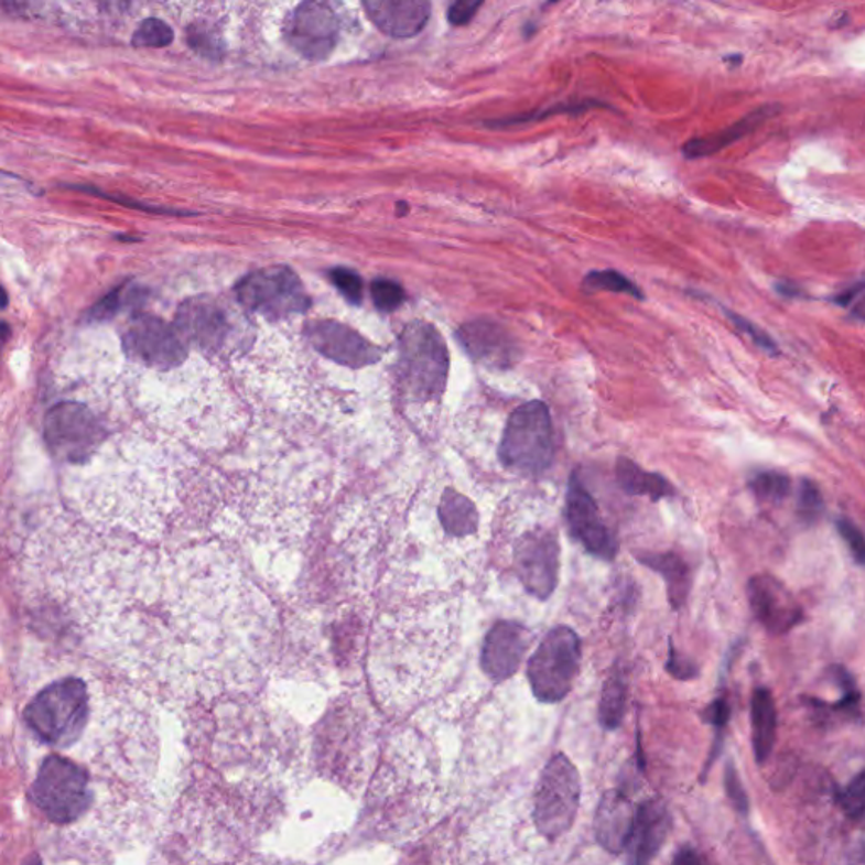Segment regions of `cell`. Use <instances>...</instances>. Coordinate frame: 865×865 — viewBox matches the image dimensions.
<instances>
[{
  "label": "cell",
  "instance_id": "d6986e66",
  "mask_svg": "<svg viewBox=\"0 0 865 865\" xmlns=\"http://www.w3.org/2000/svg\"><path fill=\"white\" fill-rule=\"evenodd\" d=\"M458 337L468 354L487 366L509 367L518 359L515 338L497 323L487 320L468 323Z\"/></svg>",
  "mask_w": 865,
  "mask_h": 865
},
{
  "label": "cell",
  "instance_id": "83f0119b",
  "mask_svg": "<svg viewBox=\"0 0 865 865\" xmlns=\"http://www.w3.org/2000/svg\"><path fill=\"white\" fill-rule=\"evenodd\" d=\"M186 40L196 55L212 60V62H220L224 58V40L218 36L217 30L207 22H195L190 25L186 31Z\"/></svg>",
  "mask_w": 865,
  "mask_h": 865
},
{
  "label": "cell",
  "instance_id": "8992f818",
  "mask_svg": "<svg viewBox=\"0 0 865 865\" xmlns=\"http://www.w3.org/2000/svg\"><path fill=\"white\" fill-rule=\"evenodd\" d=\"M582 645L572 627L556 626L544 636L528 663L532 695L543 703L562 702L575 684Z\"/></svg>",
  "mask_w": 865,
  "mask_h": 865
},
{
  "label": "cell",
  "instance_id": "9c48e42d",
  "mask_svg": "<svg viewBox=\"0 0 865 865\" xmlns=\"http://www.w3.org/2000/svg\"><path fill=\"white\" fill-rule=\"evenodd\" d=\"M560 541L551 529L526 532L515 547V570L522 587L532 597L548 601L558 587Z\"/></svg>",
  "mask_w": 865,
  "mask_h": 865
},
{
  "label": "cell",
  "instance_id": "2e32d148",
  "mask_svg": "<svg viewBox=\"0 0 865 865\" xmlns=\"http://www.w3.org/2000/svg\"><path fill=\"white\" fill-rule=\"evenodd\" d=\"M671 830V815L663 800H648L636 808L627 842L630 864H648L659 854Z\"/></svg>",
  "mask_w": 865,
  "mask_h": 865
},
{
  "label": "cell",
  "instance_id": "d4e9b609",
  "mask_svg": "<svg viewBox=\"0 0 865 865\" xmlns=\"http://www.w3.org/2000/svg\"><path fill=\"white\" fill-rule=\"evenodd\" d=\"M440 521L452 537H471L478 528L477 509L467 497L446 490L440 504Z\"/></svg>",
  "mask_w": 865,
  "mask_h": 865
},
{
  "label": "cell",
  "instance_id": "3957f363",
  "mask_svg": "<svg viewBox=\"0 0 865 865\" xmlns=\"http://www.w3.org/2000/svg\"><path fill=\"white\" fill-rule=\"evenodd\" d=\"M553 423L541 401L526 402L511 414L504 430L499 458L504 467L528 477L544 474L553 464Z\"/></svg>",
  "mask_w": 865,
  "mask_h": 865
},
{
  "label": "cell",
  "instance_id": "484cf974",
  "mask_svg": "<svg viewBox=\"0 0 865 865\" xmlns=\"http://www.w3.org/2000/svg\"><path fill=\"white\" fill-rule=\"evenodd\" d=\"M627 705V678L623 671H614L605 681L602 690L598 718L602 727L616 731L623 724Z\"/></svg>",
  "mask_w": 865,
  "mask_h": 865
},
{
  "label": "cell",
  "instance_id": "44dd1931",
  "mask_svg": "<svg viewBox=\"0 0 865 865\" xmlns=\"http://www.w3.org/2000/svg\"><path fill=\"white\" fill-rule=\"evenodd\" d=\"M779 110H781V107L768 104V106L759 107V109L747 113L746 117L732 123V126L724 129V131L703 136V138L692 139V141H689L683 145L684 158H689V160H699V158L712 156L715 152L722 151V149L727 148V145L734 144V142H737L739 139L746 138L750 132L756 131L757 127L763 126L766 120L775 117L776 113H779Z\"/></svg>",
  "mask_w": 865,
  "mask_h": 865
},
{
  "label": "cell",
  "instance_id": "f907efd6",
  "mask_svg": "<svg viewBox=\"0 0 865 865\" xmlns=\"http://www.w3.org/2000/svg\"><path fill=\"white\" fill-rule=\"evenodd\" d=\"M554 2H558V0H548V6L554 4Z\"/></svg>",
  "mask_w": 865,
  "mask_h": 865
},
{
  "label": "cell",
  "instance_id": "52a82bcc",
  "mask_svg": "<svg viewBox=\"0 0 865 865\" xmlns=\"http://www.w3.org/2000/svg\"><path fill=\"white\" fill-rule=\"evenodd\" d=\"M237 298L250 312L268 318L301 315L310 306L300 278L286 266L259 269L237 284Z\"/></svg>",
  "mask_w": 865,
  "mask_h": 865
},
{
  "label": "cell",
  "instance_id": "f1b7e54d",
  "mask_svg": "<svg viewBox=\"0 0 865 865\" xmlns=\"http://www.w3.org/2000/svg\"><path fill=\"white\" fill-rule=\"evenodd\" d=\"M750 489L754 496L763 502L779 504L790 496L791 480L781 472H759L750 478Z\"/></svg>",
  "mask_w": 865,
  "mask_h": 865
},
{
  "label": "cell",
  "instance_id": "f35d334b",
  "mask_svg": "<svg viewBox=\"0 0 865 865\" xmlns=\"http://www.w3.org/2000/svg\"><path fill=\"white\" fill-rule=\"evenodd\" d=\"M667 671L671 677L683 681L693 680V678H696L700 674V668L693 663L692 659H690L689 656H684L683 652L678 651L677 648H673V645H671L670 648Z\"/></svg>",
  "mask_w": 865,
  "mask_h": 865
},
{
  "label": "cell",
  "instance_id": "7c38bea8",
  "mask_svg": "<svg viewBox=\"0 0 865 865\" xmlns=\"http://www.w3.org/2000/svg\"><path fill=\"white\" fill-rule=\"evenodd\" d=\"M123 347L132 359L158 369H170L186 357L177 329L156 316H138L123 335Z\"/></svg>",
  "mask_w": 865,
  "mask_h": 865
},
{
  "label": "cell",
  "instance_id": "7bdbcfd3",
  "mask_svg": "<svg viewBox=\"0 0 865 865\" xmlns=\"http://www.w3.org/2000/svg\"><path fill=\"white\" fill-rule=\"evenodd\" d=\"M862 293H864V283L858 281L857 284L848 288V290L836 293L835 296L832 298V301L833 303L839 304V306L851 309V306H854L855 301H861Z\"/></svg>",
  "mask_w": 865,
  "mask_h": 865
},
{
  "label": "cell",
  "instance_id": "9a60e30c",
  "mask_svg": "<svg viewBox=\"0 0 865 865\" xmlns=\"http://www.w3.org/2000/svg\"><path fill=\"white\" fill-rule=\"evenodd\" d=\"M309 337L320 354L348 367H364L379 359V350L348 326L323 320L309 326Z\"/></svg>",
  "mask_w": 865,
  "mask_h": 865
},
{
  "label": "cell",
  "instance_id": "8fae6325",
  "mask_svg": "<svg viewBox=\"0 0 865 865\" xmlns=\"http://www.w3.org/2000/svg\"><path fill=\"white\" fill-rule=\"evenodd\" d=\"M565 518L572 537L582 547L602 560H614L619 543H617L614 532L608 528L607 522L602 518L587 487L583 486L579 475L573 474L570 478L569 493H566Z\"/></svg>",
  "mask_w": 865,
  "mask_h": 865
},
{
  "label": "cell",
  "instance_id": "e575fe53",
  "mask_svg": "<svg viewBox=\"0 0 865 865\" xmlns=\"http://www.w3.org/2000/svg\"><path fill=\"white\" fill-rule=\"evenodd\" d=\"M372 300L382 312H394L404 301V291L394 281L377 279L372 284Z\"/></svg>",
  "mask_w": 865,
  "mask_h": 865
},
{
  "label": "cell",
  "instance_id": "1f68e13d",
  "mask_svg": "<svg viewBox=\"0 0 865 865\" xmlns=\"http://www.w3.org/2000/svg\"><path fill=\"white\" fill-rule=\"evenodd\" d=\"M601 104L598 101H583V104H566V106L551 107L550 110L544 112L529 113V116L509 117V119L496 120L490 122V127H511L519 126V123L540 122V120L548 119V117L560 116V113H582L585 110L594 109Z\"/></svg>",
  "mask_w": 865,
  "mask_h": 865
},
{
  "label": "cell",
  "instance_id": "e0dca14e",
  "mask_svg": "<svg viewBox=\"0 0 865 865\" xmlns=\"http://www.w3.org/2000/svg\"><path fill=\"white\" fill-rule=\"evenodd\" d=\"M370 21L388 36L413 37L430 21V0H363Z\"/></svg>",
  "mask_w": 865,
  "mask_h": 865
},
{
  "label": "cell",
  "instance_id": "681fc988",
  "mask_svg": "<svg viewBox=\"0 0 865 865\" xmlns=\"http://www.w3.org/2000/svg\"><path fill=\"white\" fill-rule=\"evenodd\" d=\"M725 62H728V63H740V62H743V56H735V58H734V56H727V58H725Z\"/></svg>",
  "mask_w": 865,
  "mask_h": 865
},
{
  "label": "cell",
  "instance_id": "4dcf8cb0",
  "mask_svg": "<svg viewBox=\"0 0 865 865\" xmlns=\"http://www.w3.org/2000/svg\"><path fill=\"white\" fill-rule=\"evenodd\" d=\"M825 504H823L822 493L819 486L810 478H803L798 489V515L807 522L819 521L823 515Z\"/></svg>",
  "mask_w": 865,
  "mask_h": 865
},
{
  "label": "cell",
  "instance_id": "ab89813d",
  "mask_svg": "<svg viewBox=\"0 0 865 865\" xmlns=\"http://www.w3.org/2000/svg\"><path fill=\"white\" fill-rule=\"evenodd\" d=\"M484 0H455L448 11V22L456 28L467 25L477 14Z\"/></svg>",
  "mask_w": 865,
  "mask_h": 865
},
{
  "label": "cell",
  "instance_id": "30bf717a",
  "mask_svg": "<svg viewBox=\"0 0 865 865\" xmlns=\"http://www.w3.org/2000/svg\"><path fill=\"white\" fill-rule=\"evenodd\" d=\"M101 436L104 433L94 413L80 402H60L51 408L44 420L47 446L63 461H85Z\"/></svg>",
  "mask_w": 865,
  "mask_h": 865
},
{
  "label": "cell",
  "instance_id": "cb8c5ba5",
  "mask_svg": "<svg viewBox=\"0 0 865 865\" xmlns=\"http://www.w3.org/2000/svg\"><path fill=\"white\" fill-rule=\"evenodd\" d=\"M616 477L620 489L629 496L649 497L655 502L674 496L673 486L663 475L646 472L626 456H620L617 461Z\"/></svg>",
  "mask_w": 865,
  "mask_h": 865
},
{
  "label": "cell",
  "instance_id": "60d3db41",
  "mask_svg": "<svg viewBox=\"0 0 865 865\" xmlns=\"http://www.w3.org/2000/svg\"><path fill=\"white\" fill-rule=\"evenodd\" d=\"M702 718L706 724L714 725L722 734V731L727 727L728 721H731V705H728L724 696H721L703 712Z\"/></svg>",
  "mask_w": 865,
  "mask_h": 865
},
{
  "label": "cell",
  "instance_id": "7a4b0ae2",
  "mask_svg": "<svg viewBox=\"0 0 865 865\" xmlns=\"http://www.w3.org/2000/svg\"><path fill=\"white\" fill-rule=\"evenodd\" d=\"M34 807L55 825H75L91 804L90 776L78 763L63 756H47L30 791Z\"/></svg>",
  "mask_w": 865,
  "mask_h": 865
},
{
  "label": "cell",
  "instance_id": "277c9868",
  "mask_svg": "<svg viewBox=\"0 0 865 865\" xmlns=\"http://www.w3.org/2000/svg\"><path fill=\"white\" fill-rule=\"evenodd\" d=\"M448 376V350L442 335L423 322L411 323L399 345V382L418 401L439 398Z\"/></svg>",
  "mask_w": 865,
  "mask_h": 865
},
{
  "label": "cell",
  "instance_id": "d6a6232c",
  "mask_svg": "<svg viewBox=\"0 0 865 865\" xmlns=\"http://www.w3.org/2000/svg\"><path fill=\"white\" fill-rule=\"evenodd\" d=\"M864 771H861L848 782L845 790L839 791V794H836V800H839L842 810L847 813L848 819L861 820L864 817Z\"/></svg>",
  "mask_w": 865,
  "mask_h": 865
},
{
  "label": "cell",
  "instance_id": "ee69618b",
  "mask_svg": "<svg viewBox=\"0 0 865 865\" xmlns=\"http://www.w3.org/2000/svg\"><path fill=\"white\" fill-rule=\"evenodd\" d=\"M132 2L134 0H97L98 8L109 14H122V12L129 11Z\"/></svg>",
  "mask_w": 865,
  "mask_h": 865
},
{
  "label": "cell",
  "instance_id": "603a6c76",
  "mask_svg": "<svg viewBox=\"0 0 865 865\" xmlns=\"http://www.w3.org/2000/svg\"><path fill=\"white\" fill-rule=\"evenodd\" d=\"M639 563L663 576L671 607H683L692 587L689 563L677 553H638Z\"/></svg>",
  "mask_w": 865,
  "mask_h": 865
},
{
  "label": "cell",
  "instance_id": "7dc6e473",
  "mask_svg": "<svg viewBox=\"0 0 865 865\" xmlns=\"http://www.w3.org/2000/svg\"><path fill=\"white\" fill-rule=\"evenodd\" d=\"M9 4L14 11L18 12H28L31 8H33L34 0H9Z\"/></svg>",
  "mask_w": 865,
  "mask_h": 865
},
{
  "label": "cell",
  "instance_id": "c3c4849f",
  "mask_svg": "<svg viewBox=\"0 0 865 865\" xmlns=\"http://www.w3.org/2000/svg\"><path fill=\"white\" fill-rule=\"evenodd\" d=\"M8 304H9L8 293H6L4 288L0 286V310L8 309Z\"/></svg>",
  "mask_w": 865,
  "mask_h": 865
},
{
  "label": "cell",
  "instance_id": "f6af8a7d",
  "mask_svg": "<svg viewBox=\"0 0 865 865\" xmlns=\"http://www.w3.org/2000/svg\"><path fill=\"white\" fill-rule=\"evenodd\" d=\"M703 858L693 848L686 847L674 857V864H702Z\"/></svg>",
  "mask_w": 865,
  "mask_h": 865
},
{
  "label": "cell",
  "instance_id": "ffe728a7",
  "mask_svg": "<svg viewBox=\"0 0 865 865\" xmlns=\"http://www.w3.org/2000/svg\"><path fill=\"white\" fill-rule=\"evenodd\" d=\"M636 808L620 790H610L602 797L595 813V839L610 854L626 851L632 832Z\"/></svg>",
  "mask_w": 865,
  "mask_h": 865
},
{
  "label": "cell",
  "instance_id": "d590c367",
  "mask_svg": "<svg viewBox=\"0 0 865 865\" xmlns=\"http://www.w3.org/2000/svg\"><path fill=\"white\" fill-rule=\"evenodd\" d=\"M332 281L350 303L359 304L363 301V279L357 272L345 268L334 269Z\"/></svg>",
  "mask_w": 865,
  "mask_h": 865
},
{
  "label": "cell",
  "instance_id": "5bb4252c",
  "mask_svg": "<svg viewBox=\"0 0 865 865\" xmlns=\"http://www.w3.org/2000/svg\"><path fill=\"white\" fill-rule=\"evenodd\" d=\"M532 642L528 627L512 620H499L490 627L480 652V667L494 681L511 678L525 661Z\"/></svg>",
  "mask_w": 865,
  "mask_h": 865
},
{
  "label": "cell",
  "instance_id": "b9f144b4",
  "mask_svg": "<svg viewBox=\"0 0 865 865\" xmlns=\"http://www.w3.org/2000/svg\"><path fill=\"white\" fill-rule=\"evenodd\" d=\"M122 306V290L112 291L104 300L98 301L90 312L91 320H107L116 315Z\"/></svg>",
  "mask_w": 865,
  "mask_h": 865
},
{
  "label": "cell",
  "instance_id": "4fadbf2b",
  "mask_svg": "<svg viewBox=\"0 0 865 865\" xmlns=\"http://www.w3.org/2000/svg\"><path fill=\"white\" fill-rule=\"evenodd\" d=\"M750 610L772 636H782L803 620V608L785 583L772 575H756L747 585Z\"/></svg>",
  "mask_w": 865,
  "mask_h": 865
},
{
  "label": "cell",
  "instance_id": "ac0fdd59",
  "mask_svg": "<svg viewBox=\"0 0 865 865\" xmlns=\"http://www.w3.org/2000/svg\"><path fill=\"white\" fill-rule=\"evenodd\" d=\"M177 334L203 348L224 345L228 334L227 316L212 300L186 301L176 315Z\"/></svg>",
  "mask_w": 865,
  "mask_h": 865
},
{
  "label": "cell",
  "instance_id": "7402d4cb",
  "mask_svg": "<svg viewBox=\"0 0 865 865\" xmlns=\"http://www.w3.org/2000/svg\"><path fill=\"white\" fill-rule=\"evenodd\" d=\"M750 727H753V749L759 765H765L771 756L776 743L778 712L771 690L760 686L754 690L750 700Z\"/></svg>",
  "mask_w": 865,
  "mask_h": 865
},
{
  "label": "cell",
  "instance_id": "5b68a950",
  "mask_svg": "<svg viewBox=\"0 0 865 865\" xmlns=\"http://www.w3.org/2000/svg\"><path fill=\"white\" fill-rule=\"evenodd\" d=\"M580 794L579 769L565 754H554L541 771L532 811L534 825L544 839L558 841L572 829L579 813Z\"/></svg>",
  "mask_w": 865,
  "mask_h": 865
},
{
  "label": "cell",
  "instance_id": "8d00e7d4",
  "mask_svg": "<svg viewBox=\"0 0 865 865\" xmlns=\"http://www.w3.org/2000/svg\"><path fill=\"white\" fill-rule=\"evenodd\" d=\"M725 791H727L728 800L734 804L735 810L739 813L747 815L749 811V798H747L746 790H744L743 781H740L739 772L735 769L734 763H727L725 766Z\"/></svg>",
  "mask_w": 865,
  "mask_h": 865
},
{
  "label": "cell",
  "instance_id": "74e56055",
  "mask_svg": "<svg viewBox=\"0 0 865 865\" xmlns=\"http://www.w3.org/2000/svg\"><path fill=\"white\" fill-rule=\"evenodd\" d=\"M836 529H839V532H841L842 538H844L845 543H847V547L851 548L852 554H854L855 558V562H857L858 565H864V534H862V531L857 528V525L852 522L851 519H839V521H836Z\"/></svg>",
  "mask_w": 865,
  "mask_h": 865
},
{
  "label": "cell",
  "instance_id": "4316f807",
  "mask_svg": "<svg viewBox=\"0 0 865 865\" xmlns=\"http://www.w3.org/2000/svg\"><path fill=\"white\" fill-rule=\"evenodd\" d=\"M582 290L585 293H598V291H608V293L627 294L634 300L645 301L646 296L638 284L630 281L626 274L616 271V269H604V271H592L585 275L582 283Z\"/></svg>",
  "mask_w": 865,
  "mask_h": 865
},
{
  "label": "cell",
  "instance_id": "836d02e7",
  "mask_svg": "<svg viewBox=\"0 0 865 865\" xmlns=\"http://www.w3.org/2000/svg\"><path fill=\"white\" fill-rule=\"evenodd\" d=\"M725 315H727L728 322H732V325L739 329L740 334L749 337L750 340H753V344L756 345V347H759L760 350H765L766 354L769 355H779L778 344L766 334L765 329L759 328L756 323L750 322L746 316L728 312V310H725Z\"/></svg>",
  "mask_w": 865,
  "mask_h": 865
},
{
  "label": "cell",
  "instance_id": "ba28073f",
  "mask_svg": "<svg viewBox=\"0 0 865 865\" xmlns=\"http://www.w3.org/2000/svg\"><path fill=\"white\" fill-rule=\"evenodd\" d=\"M284 33L290 46L303 58L310 62L328 58L342 33V19L334 0H304L291 12Z\"/></svg>",
  "mask_w": 865,
  "mask_h": 865
},
{
  "label": "cell",
  "instance_id": "bcb514c9",
  "mask_svg": "<svg viewBox=\"0 0 865 865\" xmlns=\"http://www.w3.org/2000/svg\"><path fill=\"white\" fill-rule=\"evenodd\" d=\"M776 291H778L781 296L786 298H801L803 293H801L800 288L794 286V284L790 283H779L776 284Z\"/></svg>",
  "mask_w": 865,
  "mask_h": 865
},
{
  "label": "cell",
  "instance_id": "6da1fadb",
  "mask_svg": "<svg viewBox=\"0 0 865 865\" xmlns=\"http://www.w3.org/2000/svg\"><path fill=\"white\" fill-rule=\"evenodd\" d=\"M90 717V695L80 678L50 684L24 710V721L47 746H72Z\"/></svg>",
  "mask_w": 865,
  "mask_h": 865
},
{
  "label": "cell",
  "instance_id": "f546056e",
  "mask_svg": "<svg viewBox=\"0 0 865 865\" xmlns=\"http://www.w3.org/2000/svg\"><path fill=\"white\" fill-rule=\"evenodd\" d=\"M174 33L166 22L161 19L149 18L139 24L138 31L132 36V46L136 47H164L173 43Z\"/></svg>",
  "mask_w": 865,
  "mask_h": 865
}]
</instances>
